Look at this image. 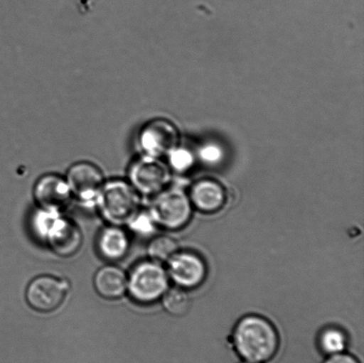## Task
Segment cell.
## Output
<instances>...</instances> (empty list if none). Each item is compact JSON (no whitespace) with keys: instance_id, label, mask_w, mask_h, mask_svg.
Returning <instances> with one entry per match:
<instances>
[{"instance_id":"cell-1","label":"cell","mask_w":364,"mask_h":363,"mask_svg":"<svg viewBox=\"0 0 364 363\" xmlns=\"http://www.w3.org/2000/svg\"><path fill=\"white\" fill-rule=\"evenodd\" d=\"M279 344L276 328L262 316L246 315L235 327L234 348L242 361L269 362L276 357Z\"/></svg>"},{"instance_id":"cell-2","label":"cell","mask_w":364,"mask_h":363,"mask_svg":"<svg viewBox=\"0 0 364 363\" xmlns=\"http://www.w3.org/2000/svg\"><path fill=\"white\" fill-rule=\"evenodd\" d=\"M31 227L36 237L60 257H73L83 244L80 227L60 212L38 208L32 216Z\"/></svg>"},{"instance_id":"cell-3","label":"cell","mask_w":364,"mask_h":363,"mask_svg":"<svg viewBox=\"0 0 364 363\" xmlns=\"http://www.w3.org/2000/svg\"><path fill=\"white\" fill-rule=\"evenodd\" d=\"M96 206L110 225H124L140 211V194L129 181L109 180L103 185Z\"/></svg>"},{"instance_id":"cell-4","label":"cell","mask_w":364,"mask_h":363,"mask_svg":"<svg viewBox=\"0 0 364 363\" xmlns=\"http://www.w3.org/2000/svg\"><path fill=\"white\" fill-rule=\"evenodd\" d=\"M170 279L161 263H138L127 276V293L138 304L149 305L161 300L169 289Z\"/></svg>"},{"instance_id":"cell-5","label":"cell","mask_w":364,"mask_h":363,"mask_svg":"<svg viewBox=\"0 0 364 363\" xmlns=\"http://www.w3.org/2000/svg\"><path fill=\"white\" fill-rule=\"evenodd\" d=\"M192 205L188 195L180 188H167L154 195L149 213L156 226L169 230L181 229L189 222Z\"/></svg>"},{"instance_id":"cell-6","label":"cell","mask_w":364,"mask_h":363,"mask_svg":"<svg viewBox=\"0 0 364 363\" xmlns=\"http://www.w3.org/2000/svg\"><path fill=\"white\" fill-rule=\"evenodd\" d=\"M179 130L176 124L166 119L149 121L139 134V143L144 155L152 158L168 156L179 147Z\"/></svg>"},{"instance_id":"cell-7","label":"cell","mask_w":364,"mask_h":363,"mask_svg":"<svg viewBox=\"0 0 364 363\" xmlns=\"http://www.w3.org/2000/svg\"><path fill=\"white\" fill-rule=\"evenodd\" d=\"M129 183L139 194L156 195L169 183V170L160 158L142 155L130 166Z\"/></svg>"},{"instance_id":"cell-8","label":"cell","mask_w":364,"mask_h":363,"mask_svg":"<svg viewBox=\"0 0 364 363\" xmlns=\"http://www.w3.org/2000/svg\"><path fill=\"white\" fill-rule=\"evenodd\" d=\"M69 284L53 276H41L32 280L26 289V301L35 311L52 313L65 301Z\"/></svg>"},{"instance_id":"cell-9","label":"cell","mask_w":364,"mask_h":363,"mask_svg":"<svg viewBox=\"0 0 364 363\" xmlns=\"http://www.w3.org/2000/svg\"><path fill=\"white\" fill-rule=\"evenodd\" d=\"M65 180L73 197L84 205H96L105 177L99 167L90 162L74 163L68 170Z\"/></svg>"},{"instance_id":"cell-10","label":"cell","mask_w":364,"mask_h":363,"mask_svg":"<svg viewBox=\"0 0 364 363\" xmlns=\"http://www.w3.org/2000/svg\"><path fill=\"white\" fill-rule=\"evenodd\" d=\"M169 279L182 289H193L205 279L207 269L200 256L191 251H177L166 262Z\"/></svg>"},{"instance_id":"cell-11","label":"cell","mask_w":364,"mask_h":363,"mask_svg":"<svg viewBox=\"0 0 364 363\" xmlns=\"http://www.w3.org/2000/svg\"><path fill=\"white\" fill-rule=\"evenodd\" d=\"M39 208L62 212L73 200V194L65 178L46 174L37 181L33 191Z\"/></svg>"},{"instance_id":"cell-12","label":"cell","mask_w":364,"mask_h":363,"mask_svg":"<svg viewBox=\"0 0 364 363\" xmlns=\"http://www.w3.org/2000/svg\"><path fill=\"white\" fill-rule=\"evenodd\" d=\"M188 197L192 206L198 211L213 213L223 208L226 201V192L217 180L203 179L193 184Z\"/></svg>"},{"instance_id":"cell-13","label":"cell","mask_w":364,"mask_h":363,"mask_svg":"<svg viewBox=\"0 0 364 363\" xmlns=\"http://www.w3.org/2000/svg\"><path fill=\"white\" fill-rule=\"evenodd\" d=\"M94 286L99 296L105 300H119L127 293V276L116 266H105L96 272Z\"/></svg>"},{"instance_id":"cell-14","label":"cell","mask_w":364,"mask_h":363,"mask_svg":"<svg viewBox=\"0 0 364 363\" xmlns=\"http://www.w3.org/2000/svg\"><path fill=\"white\" fill-rule=\"evenodd\" d=\"M130 241L126 231L119 226L110 225L100 233L97 249L106 261L115 262L122 259L129 251Z\"/></svg>"},{"instance_id":"cell-15","label":"cell","mask_w":364,"mask_h":363,"mask_svg":"<svg viewBox=\"0 0 364 363\" xmlns=\"http://www.w3.org/2000/svg\"><path fill=\"white\" fill-rule=\"evenodd\" d=\"M161 300L165 310L174 316L187 314L191 305V298L187 291L178 286L169 288Z\"/></svg>"},{"instance_id":"cell-16","label":"cell","mask_w":364,"mask_h":363,"mask_svg":"<svg viewBox=\"0 0 364 363\" xmlns=\"http://www.w3.org/2000/svg\"><path fill=\"white\" fill-rule=\"evenodd\" d=\"M319 347L326 357L344 353L348 347V337L343 330L330 327L321 333Z\"/></svg>"},{"instance_id":"cell-17","label":"cell","mask_w":364,"mask_h":363,"mask_svg":"<svg viewBox=\"0 0 364 363\" xmlns=\"http://www.w3.org/2000/svg\"><path fill=\"white\" fill-rule=\"evenodd\" d=\"M179 251L177 242L169 236H156L153 237L148 245V254L151 261L159 263H166Z\"/></svg>"},{"instance_id":"cell-18","label":"cell","mask_w":364,"mask_h":363,"mask_svg":"<svg viewBox=\"0 0 364 363\" xmlns=\"http://www.w3.org/2000/svg\"><path fill=\"white\" fill-rule=\"evenodd\" d=\"M130 229L138 236L149 237L154 234L156 224L149 212L139 211L127 224Z\"/></svg>"},{"instance_id":"cell-19","label":"cell","mask_w":364,"mask_h":363,"mask_svg":"<svg viewBox=\"0 0 364 363\" xmlns=\"http://www.w3.org/2000/svg\"><path fill=\"white\" fill-rule=\"evenodd\" d=\"M168 156L170 166L176 172H185L193 165L192 155L184 148L178 147Z\"/></svg>"},{"instance_id":"cell-20","label":"cell","mask_w":364,"mask_h":363,"mask_svg":"<svg viewBox=\"0 0 364 363\" xmlns=\"http://www.w3.org/2000/svg\"><path fill=\"white\" fill-rule=\"evenodd\" d=\"M323 363H361L358 358L354 355L348 354L347 352L344 353L330 355L327 357Z\"/></svg>"},{"instance_id":"cell-21","label":"cell","mask_w":364,"mask_h":363,"mask_svg":"<svg viewBox=\"0 0 364 363\" xmlns=\"http://www.w3.org/2000/svg\"><path fill=\"white\" fill-rule=\"evenodd\" d=\"M220 148H218L215 146H207L201 151L202 158L209 163L217 162L220 158Z\"/></svg>"},{"instance_id":"cell-22","label":"cell","mask_w":364,"mask_h":363,"mask_svg":"<svg viewBox=\"0 0 364 363\" xmlns=\"http://www.w3.org/2000/svg\"><path fill=\"white\" fill-rule=\"evenodd\" d=\"M242 363H257V362H245V361H242Z\"/></svg>"}]
</instances>
